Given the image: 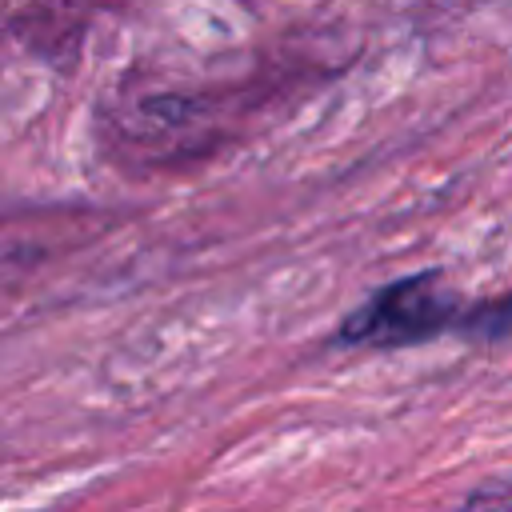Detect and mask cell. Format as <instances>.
Masks as SVG:
<instances>
[{
    "mask_svg": "<svg viewBox=\"0 0 512 512\" xmlns=\"http://www.w3.org/2000/svg\"><path fill=\"white\" fill-rule=\"evenodd\" d=\"M460 312L464 296L444 280L440 268H428L376 288L340 320L336 340L352 348H412L456 328Z\"/></svg>",
    "mask_w": 512,
    "mask_h": 512,
    "instance_id": "1",
    "label": "cell"
},
{
    "mask_svg": "<svg viewBox=\"0 0 512 512\" xmlns=\"http://www.w3.org/2000/svg\"><path fill=\"white\" fill-rule=\"evenodd\" d=\"M456 332L464 340H480V344H500L512 340V292H500L492 300H480L472 308L460 312Z\"/></svg>",
    "mask_w": 512,
    "mask_h": 512,
    "instance_id": "2",
    "label": "cell"
},
{
    "mask_svg": "<svg viewBox=\"0 0 512 512\" xmlns=\"http://www.w3.org/2000/svg\"><path fill=\"white\" fill-rule=\"evenodd\" d=\"M456 512H512V480H484L476 484Z\"/></svg>",
    "mask_w": 512,
    "mask_h": 512,
    "instance_id": "3",
    "label": "cell"
}]
</instances>
